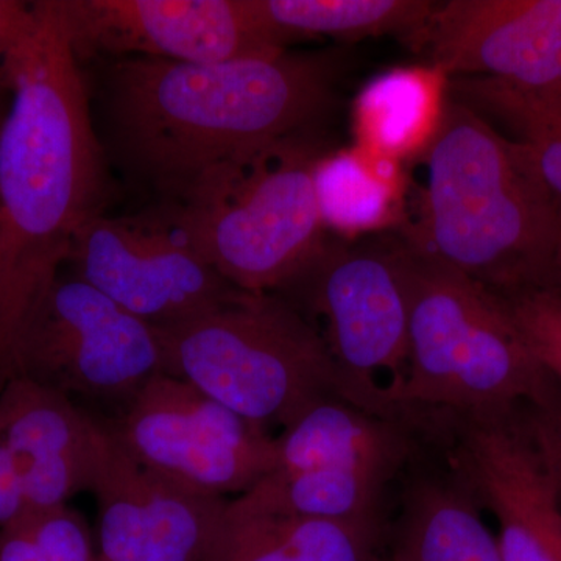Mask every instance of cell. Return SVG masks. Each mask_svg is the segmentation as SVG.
<instances>
[{
	"mask_svg": "<svg viewBox=\"0 0 561 561\" xmlns=\"http://www.w3.org/2000/svg\"><path fill=\"white\" fill-rule=\"evenodd\" d=\"M99 561H101V560H99Z\"/></svg>",
	"mask_w": 561,
	"mask_h": 561,
	"instance_id": "cell-34",
	"label": "cell"
},
{
	"mask_svg": "<svg viewBox=\"0 0 561 561\" xmlns=\"http://www.w3.org/2000/svg\"><path fill=\"white\" fill-rule=\"evenodd\" d=\"M561 273V203L559 209V245H557L556 276Z\"/></svg>",
	"mask_w": 561,
	"mask_h": 561,
	"instance_id": "cell-31",
	"label": "cell"
},
{
	"mask_svg": "<svg viewBox=\"0 0 561 561\" xmlns=\"http://www.w3.org/2000/svg\"><path fill=\"white\" fill-rule=\"evenodd\" d=\"M113 431L144 467L213 496H239L275 467L267 430L165 373L124 405Z\"/></svg>",
	"mask_w": 561,
	"mask_h": 561,
	"instance_id": "cell-9",
	"label": "cell"
},
{
	"mask_svg": "<svg viewBox=\"0 0 561 561\" xmlns=\"http://www.w3.org/2000/svg\"><path fill=\"white\" fill-rule=\"evenodd\" d=\"M164 373L267 430L339 394L323 334L279 294L238 290L209 311L160 328Z\"/></svg>",
	"mask_w": 561,
	"mask_h": 561,
	"instance_id": "cell-6",
	"label": "cell"
},
{
	"mask_svg": "<svg viewBox=\"0 0 561 561\" xmlns=\"http://www.w3.org/2000/svg\"><path fill=\"white\" fill-rule=\"evenodd\" d=\"M394 175L391 160L375 153L321 154L313 180L324 228L353 236L383 227L397 201Z\"/></svg>",
	"mask_w": 561,
	"mask_h": 561,
	"instance_id": "cell-22",
	"label": "cell"
},
{
	"mask_svg": "<svg viewBox=\"0 0 561 561\" xmlns=\"http://www.w3.org/2000/svg\"><path fill=\"white\" fill-rule=\"evenodd\" d=\"M552 284H556V286L559 287V289L561 291V273H560V275H557V278H556V280H553Z\"/></svg>",
	"mask_w": 561,
	"mask_h": 561,
	"instance_id": "cell-32",
	"label": "cell"
},
{
	"mask_svg": "<svg viewBox=\"0 0 561 561\" xmlns=\"http://www.w3.org/2000/svg\"><path fill=\"white\" fill-rule=\"evenodd\" d=\"M405 44L445 77L530 95H561V0L437 3Z\"/></svg>",
	"mask_w": 561,
	"mask_h": 561,
	"instance_id": "cell-12",
	"label": "cell"
},
{
	"mask_svg": "<svg viewBox=\"0 0 561 561\" xmlns=\"http://www.w3.org/2000/svg\"><path fill=\"white\" fill-rule=\"evenodd\" d=\"M0 561H99L79 513L65 507L27 512L0 529Z\"/></svg>",
	"mask_w": 561,
	"mask_h": 561,
	"instance_id": "cell-24",
	"label": "cell"
},
{
	"mask_svg": "<svg viewBox=\"0 0 561 561\" xmlns=\"http://www.w3.org/2000/svg\"><path fill=\"white\" fill-rule=\"evenodd\" d=\"M25 512L21 472L9 449L0 443V529L20 519Z\"/></svg>",
	"mask_w": 561,
	"mask_h": 561,
	"instance_id": "cell-28",
	"label": "cell"
},
{
	"mask_svg": "<svg viewBox=\"0 0 561 561\" xmlns=\"http://www.w3.org/2000/svg\"><path fill=\"white\" fill-rule=\"evenodd\" d=\"M262 14L287 41L306 36L362 39L397 35L408 43L430 21L427 0H257Z\"/></svg>",
	"mask_w": 561,
	"mask_h": 561,
	"instance_id": "cell-21",
	"label": "cell"
},
{
	"mask_svg": "<svg viewBox=\"0 0 561 561\" xmlns=\"http://www.w3.org/2000/svg\"><path fill=\"white\" fill-rule=\"evenodd\" d=\"M108 440L110 427L61 391L25 376L0 391V443L21 472L27 512L65 507L91 490Z\"/></svg>",
	"mask_w": 561,
	"mask_h": 561,
	"instance_id": "cell-14",
	"label": "cell"
},
{
	"mask_svg": "<svg viewBox=\"0 0 561 561\" xmlns=\"http://www.w3.org/2000/svg\"><path fill=\"white\" fill-rule=\"evenodd\" d=\"M323 54L214 65L111 58L99 83L106 160L180 202L210 168L273 144L319 136L334 106Z\"/></svg>",
	"mask_w": 561,
	"mask_h": 561,
	"instance_id": "cell-2",
	"label": "cell"
},
{
	"mask_svg": "<svg viewBox=\"0 0 561 561\" xmlns=\"http://www.w3.org/2000/svg\"><path fill=\"white\" fill-rule=\"evenodd\" d=\"M451 468L504 491L561 561V511L516 412L502 415H448Z\"/></svg>",
	"mask_w": 561,
	"mask_h": 561,
	"instance_id": "cell-16",
	"label": "cell"
},
{
	"mask_svg": "<svg viewBox=\"0 0 561 561\" xmlns=\"http://www.w3.org/2000/svg\"><path fill=\"white\" fill-rule=\"evenodd\" d=\"M408 280V375L400 404L448 415H502L548 371L500 295L431 260L400 236Z\"/></svg>",
	"mask_w": 561,
	"mask_h": 561,
	"instance_id": "cell-5",
	"label": "cell"
},
{
	"mask_svg": "<svg viewBox=\"0 0 561 561\" xmlns=\"http://www.w3.org/2000/svg\"><path fill=\"white\" fill-rule=\"evenodd\" d=\"M68 262L73 275L158 330L194 319L239 290L203 260L173 220L169 228L101 214L77 232Z\"/></svg>",
	"mask_w": 561,
	"mask_h": 561,
	"instance_id": "cell-11",
	"label": "cell"
},
{
	"mask_svg": "<svg viewBox=\"0 0 561 561\" xmlns=\"http://www.w3.org/2000/svg\"><path fill=\"white\" fill-rule=\"evenodd\" d=\"M453 470V468H451ZM467 483L430 476L409 483L394 531L393 561H504Z\"/></svg>",
	"mask_w": 561,
	"mask_h": 561,
	"instance_id": "cell-18",
	"label": "cell"
},
{
	"mask_svg": "<svg viewBox=\"0 0 561 561\" xmlns=\"http://www.w3.org/2000/svg\"><path fill=\"white\" fill-rule=\"evenodd\" d=\"M11 98L13 94H11L9 81L3 76L2 66H0V130H2L3 122L10 111Z\"/></svg>",
	"mask_w": 561,
	"mask_h": 561,
	"instance_id": "cell-30",
	"label": "cell"
},
{
	"mask_svg": "<svg viewBox=\"0 0 561 561\" xmlns=\"http://www.w3.org/2000/svg\"><path fill=\"white\" fill-rule=\"evenodd\" d=\"M32 3L0 0V65L32 22Z\"/></svg>",
	"mask_w": 561,
	"mask_h": 561,
	"instance_id": "cell-29",
	"label": "cell"
},
{
	"mask_svg": "<svg viewBox=\"0 0 561 561\" xmlns=\"http://www.w3.org/2000/svg\"><path fill=\"white\" fill-rule=\"evenodd\" d=\"M321 154L312 136L219 162L181 198L173 221L236 289L283 291L327 242L313 180Z\"/></svg>",
	"mask_w": 561,
	"mask_h": 561,
	"instance_id": "cell-4",
	"label": "cell"
},
{
	"mask_svg": "<svg viewBox=\"0 0 561 561\" xmlns=\"http://www.w3.org/2000/svg\"><path fill=\"white\" fill-rule=\"evenodd\" d=\"M496 294V291H494ZM524 341L561 387V291L556 284L497 294Z\"/></svg>",
	"mask_w": 561,
	"mask_h": 561,
	"instance_id": "cell-25",
	"label": "cell"
},
{
	"mask_svg": "<svg viewBox=\"0 0 561 561\" xmlns=\"http://www.w3.org/2000/svg\"><path fill=\"white\" fill-rule=\"evenodd\" d=\"M161 373L158 328L76 275L55 280L18 351L16 376L124 405Z\"/></svg>",
	"mask_w": 561,
	"mask_h": 561,
	"instance_id": "cell-8",
	"label": "cell"
},
{
	"mask_svg": "<svg viewBox=\"0 0 561 561\" xmlns=\"http://www.w3.org/2000/svg\"><path fill=\"white\" fill-rule=\"evenodd\" d=\"M280 297L324 320L339 394L387 416L412 419L400 398L408 375L409 300L400 238L330 243Z\"/></svg>",
	"mask_w": 561,
	"mask_h": 561,
	"instance_id": "cell-7",
	"label": "cell"
},
{
	"mask_svg": "<svg viewBox=\"0 0 561 561\" xmlns=\"http://www.w3.org/2000/svg\"><path fill=\"white\" fill-rule=\"evenodd\" d=\"M516 419L561 511V387L549 373L529 400L516 409Z\"/></svg>",
	"mask_w": 561,
	"mask_h": 561,
	"instance_id": "cell-26",
	"label": "cell"
},
{
	"mask_svg": "<svg viewBox=\"0 0 561 561\" xmlns=\"http://www.w3.org/2000/svg\"><path fill=\"white\" fill-rule=\"evenodd\" d=\"M423 161V216L402 232L413 249L496 294L552 283L560 203L522 144L448 102Z\"/></svg>",
	"mask_w": 561,
	"mask_h": 561,
	"instance_id": "cell-3",
	"label": "cell"
},
{
	"mask_svg": "<svg viewBox=\"0 0 561 561\" xmlns=\"http://www.w3.org/2000/svg\"><path fill=\"white\" fill-rule=\"evenodd\" d=\"M91 491L101 561H202L228 502L144 467L113 427Z\"/></svg>",
	"mask_w": 561,
	"mask_h": 561,
	"instance_id": "cell-13",
	"label": "cell"
},
{
	"mask_svg": "<svg viewBox=\"0 0 561 561\" xmlns=\"http://www.w3.org/2000/svg\"><path fill=\"white\" fill-rule=\"evenodd\" d=\"M364 411L341 397L312 402L275 437L271 472L370 468L397 476L411 460V421Z\"/></svg>",
	"mask_w": 561,
	"mask_h": 561,
	"instance_id": "cell-15",
	"label": "cell"
},
{
	"mask_svg": "<svg viewBox=\"0 0 561 561\" xmlns=\"http://www.w3.org/2000/svg\"><path fill=\"white\" fill-rule=\"evenodd\" d=\"M77 60L147 57L214 65L273 57L289 41L257 0H55Z\"/></svg>",
	"mask_w": 561,
	"mask_h": 561,
	"instance_id": "cell-10",
	"label": "cell"
},
{
	"mask_svg": "<svg viewBox=\"0 0 561 561\" xmlns=\"http://www.w3.org/2000/svg\"><path fill=\"white\" fill-rule=\"evenodd\" d=\"M2 61L11 105L0 130V391L18 351L69 261L77 232L108 198L106 157L80 62L55 0Z\"/></svg>",
	"mask_w": 561,
	"mask_h": 561,
	"instance_id": "cell-1",
	"label": "cell"
},
{
	"mask_svg": "<svg viewBox=\"0 0 561 561\" xmlns=\"http://www.w3.org/2000/svg\"><path fill=\"white\" fill-rule=\"evenodd\" d=\"M393 478L391 472L370 468L268 472L231 501L251 512L381 524L382 497Z\"/></svg>",
	"mask_w": 561,
	"mask_h": 561,
	"instance_id": "cell-19",
	"label": "cell"
},
{
	"mask_svg": "<svg viewBox=\"0 0 561 561\" xmlns=\"http://www.w3.org/2000/svg\"><path fill=\"white\" fill-rule=\"evenodd\" d=\"M442 77L432 68H398L365 84L354 103L364 146L391 160L426 144L443 110Z\"/></svg>",
	"mask_w": 561,
	"mask_h": 561,
	"instance_id": "cell-20",
	"label": "cell"
},
{
	"mask_svg": "<svg viewBox=\"0 0 561 561\" xmlns=\"http://www.w3.org/2000/svg\"><path fill=\"white\" fill-rule=\"evenodd\" d=\"M381 524L245 511L228 501L202 561H375Z\"/></svg>",
	"mask_w": 561,
	"mask_h": 561,
	"instance_id": "cell-17",
	"label": "cell"
},
{
	"mask_svg": "<svg viewBox=\"0 0 561 561\" xmlns=\"http://www.w3.org/2000/svg\"><path fill=\"white\" fill-rule=\"evenodd\" d=\"M457 88L511 125L538 179L561 203V95L519 94L470 79L459 80Z\"/></svg>",
	"mask_w": 561,
	"mask_h": 561,
	"instance_id": "cell-23",
	"label": "cell"
},
{
	"mask_svg": "<svg viewBox=\"0 0 561 561\" xmlns=\"http://www.w3.org/2000/svg\"><path fill=\"white\" fill-rule=\"evenodd\" d=\"M460 476L476 501L482 502L500 524L497 545L504 561H556L541 535L535 529L522 508L494 483L483 479Z\"/></svg>",
	"mask_w": 561,
	"mask_h": 561,
	"instance_id": "cell-27",
	"label": "cell"
},
{
	"mask_svg": "<svg viewBox=\"0 0 561 561\" xmlns=\"http://www.w3.org/2000/svg\"><path fill=\"white\" fill-rule=\"evenodd\" d=\"M375 561H393V560H391V559H383V560L382 559H376Z\"/></svg>",
	"mask_w": 561,
	"mask_h": 561,
	"instance_id": "cell-33",
	"label": "cell"
}]
</instances>
